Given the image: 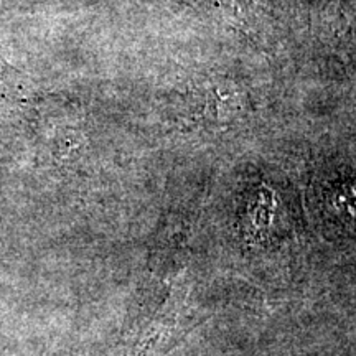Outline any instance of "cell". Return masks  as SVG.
<instances>
[{
  "instance_id": "obj_1",
  "label": "cell",
  "mask_w": 356,
  "mask_h": 356,
  "mask_svg": "<svg viewBox=\"0 0 356 356\" xmlns=\"http://www.w3.org/2000/svg\"><path fill=\"white\" fill-rule=\"evenodd\" d=\"M203 320L191 302V279L185 270L177 275L170 296L147 328L137 356H165Z\"/></svg>"
}]
</instances>
